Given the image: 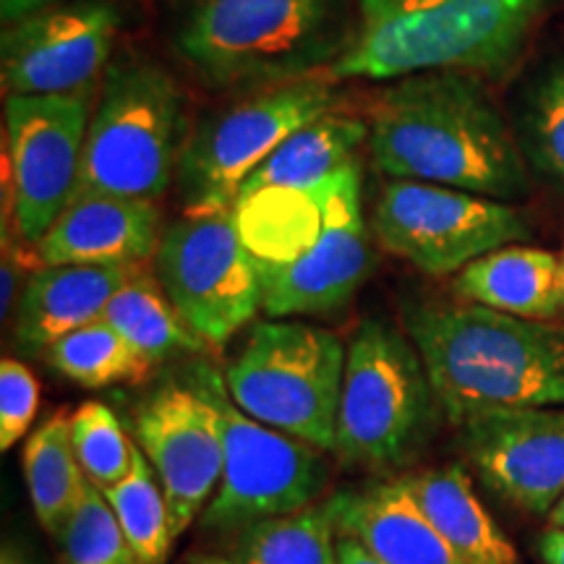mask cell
<instances>
[{
	"label": "cell",
	"instance_id": "obj_39",
	"mask_svg": "<svg viewBox=\"0 0 564 564\" xmlns=\"http://www.w3.org/2000/svg\"><path fill=\"white\" fill-rule=\"evenodd\" d=\"M556 288H560V306L564 312V246H562V253H560V274H556Z\"/></svg>",
	"mask_w": 564,
	"mask_h": 564
},
{
	"label": "cell",
	"instance_id": "obj_37",
	"mask_svg": "<svg viewBox=\"0 0 564 564\" xmlns=\"http://www.w3.org/2000/svg\"><path fill=\"white\" fill-rule=\"evenodd\" d=\"M549 523H552V528H562L564 531V497L554 505V510L549 512Z\"/></svg>",
	"mask_w": 564,
	"mask_h": 564
},
{
	"label": "cell",
	"instance_id": "obj_15",
	"mask_svg": "<svg viewBox=\"0 0 564 564\" xmlns=\"http://www.w3.org/2000/svg\"><path fill=\"white\" fill-rule=\"evenodd\" d=\"M371 270V249L361 215L358 162L335 173L319 241L293 264L259 270L262 308L272 319L335 312L356 295Z\"/></svg>",
	"mask_w": 564,
	"mask_h": 564
},
{
	"label": "cell",
	"instance_id": "obj_4",
	"mask_svg": "<svg viewBox=\"0 0 564 564\" xmlns=\"http://www.w3.org/2000/svg\"><path fill=\"white\" fill-rule=\"evenodd\" d=\"M175 47L212 87L295 82L345 51L337 0H192Z\"/></svg>",
	"mask_w": 564,
	"mask_h": 564
},
{
	"label": "cell",
	"instance_id": "obj_29",
	"mask_svg": "<svg viewBox=\"0 0 564 564\" xmlns=\"http://www.w3.org/2000/svg\"><path fill=\"white\" fill-rule=\"evenodd\" d=\"M518 141L525 162L564 186V61L552 63L528 87Z\"/></svg>",
	"mask_w": 564,
	"mask_h": 564
},
{
	"label": "cell",
	"instance_id": "obj_11",
	"mask_svg": "<svg viewBox=\"0 0 564 564\" xmlns=\"http://www.w3.org/2000/svg\"><path fill=\"white\" fill-rule=\"evenodd\" d=\"M158 278L207 348H223L262 308L259 267L238 236L230 209L186 212L162 232Z\"/></svg>",
	"mask_w": 564,
	"mask_h": 564
},
{
	"label": "cell",
	"instance_id": "obj_12",
	"mask_svg": "<svg viewBox=\"0 0 564 564\" xmlns=\"http://www.w3.org/2000/svg\"><path fill=\"white\" fill-rule=\"evenodd\" d=\"M91 97V87L68 95L6 97L13 228L32 249H37L79 188Z\"/></svg>",
	"mask_w": 564,
	"mask_h": 564
},
{
	"label": "cell",
	"instance_id": "obj_7",
	"mask_svg": "<svg viewBox=\"0 0 564 564\" xmlns=\"http://www.w3.org/2000/svg\"><path fill=\"white\" fill-rule=\"evenodd\" d=\"M436 405L411 337L379 319L364 322L348 345L335 453L364 468H400L426 444Z\"/></svg>",
	"mask_w": 564,
	"mask_h": 564
},
{
	"label": "cell",
	"instance_id": "obj_30",
	"mask_svg": "<svg viewBox=\"0 0 564 564\" xmlns=\"http://www.w3.org/2000/svg\"><path fill=\"white\" fill-rule=\"evenodd\" d=\"M66 564H141L100 486L87 481L58 535Z\"/></svg>",
	"mask_w": 564,
	"mask_h": 564
},
{
	"label": "cell",
	"instance_id": "obj_20",
	"mask_svg": "<svg viewBox=\"0 0 564 564\" xmlns=\"http://www.w3.org/2000/svg\"><path fill=\"white\" fill-rule=\"evenodd\" d=\"M333 178L312 188H262L232 204V220L259 270L293 264L319 241Z\"/></svg>",
	"mask_w": 564,
	"mask_h": 564
},
{
	"label": "cell",
	"instance_id": "obj_9",
	"mask_svg": "<svg viewBox=\"0 0 564 564\" xmlns=\"http://www.w3.org/2000/svg\"><path fill=\"white\" fill-rule=\"evenodd\" d=\"M329 84L295 79L217 112L183 147L178 188L186 212L232 209L243 183L303 126L333 112Z\"/></svg>",
	"mask_w": 564,
	"mask_h": 564
},
{
	"label": "cell",
	"instance_id": "obj_3",
	"mask_svg": "<svg viewBox=\"0 0 564 564\" xmlns=\"http://www.w3.org/2000/svg\"><path fill=\"white\" fill-rule=\"evenodd\" d=\"M560 0H358L361 24L333 79L394 82L432 70L499 74Z\"/></svg>",
	"mask_w": 564,
	"mask_h": 564
},
{
	"label": "cell",
	"instance_id": "obj_22",
	"mask_svg": "<svg viewBox=\"0 0 564 564\" xmlns=\"http://www.w3.org/2000/svg\"><path fill=\"white\" fill-rule=\"evenodd\" d=\"M556 274L560 257L552 251L510 243L457 272L455 291L494 312L544 322L562 308Z\"/></svg>",
	"mask_w": 564,
	"mask_h": 564
},
{
	"label": "cell",
	"instance_id": "obj_18",
	"mask_svg": "<svg viewBox=\"0 0 564 564\" xmlns=\"http://www.w3.org/2000/svg\"><path fill=\"white\" fill-rule=\"evenodd\" d=\"M139 267L61 264L30 274L17 301V345L26 356L45 352L63 335L102 319L108 303Z\"/></svg>",
	"mask_w": 564,
	"mask_h": 564
},
{
	"label": "cell",
	"instance_id": "obj_2",
	"mask_svg": "<svg viewBox=\"0 0 564 564\" xmlns=\"http://www.w3.org/2000/svg\"><path fill=\"white\" fill-rule=\"evenodd\" d=\"M408 337L449 421L507 408H564V333L468 303H415Z\"/></svg>",
	"mask_w": 564,
	"mask_h": 564
},
{
	"label": "cell",
	"instance_id": "obj_5",
	"mask_svg": "<svg viewBox=\"0 0 564 564\" xmlns=\"http://www.w3.org/2000/svg\"><path fill=\"white\" fill-rule=\"evenodd\" d=\"M181 137L183 97L171 74L144 58L112 63L91 112L76 196L158 202L186 147Z\"/></svg>",
	"mask_w": 564,
	"mask_h": 564
},
{
	"label": "cell",
	"instance_id": "obj_35",
	"mask_svg": "<svg viewBox=\"0 0 564 564\" xmlns=\"http://www.w3.org/2000/svg\"><path fill=\"white\" fill-rule=\"evenodd\" d=\"M539 554L544 564H564V531L562 528H549L539 539Z\"/></svg>",
	"mask_w": 564,
	"mask_h": 564
},
{
	"label": "cell",
	"instance_id": "obj_1",
	"mask_svg": "<svg viewBox=\"0 0 564 564\" xmlns=\"http://www.w3.org/2000/svg\"><path fill=\"white\" fill-rule=\"evenodd\" d=\"M377 167L394 181H421L512 202L531 192L520 141L470 74L432 70L394 79L369 123Z\"/></svg>",
	"mask_w": 564,
	"mask_h": 564
},
{
	"label": "cell",
	"instance_id": "obj_19",
	"mask_svg": "<svg viewBox=\"0 0 564 564\" xmlns=\"http://www.w3.org/2000/svg\"><path fill=\"white\" fill-rule=\"evenodd\" d=\"M337 533L350 535L384 564H463L429 523L403 481L345 489L327 499Z\"/></svg>",
	"mask_w": 564,
	"mask_h": 564
},
{
	"label": "cell",
	"instance_id": "obj_32",
	"mask_svg": "<svg viewBox=\"0 0 564 564\" xmlns=\"http://www.w3.org/2000/svg\"><path fill=\"white\" fill-rule=\"evenodd\" d=\"M40 408V384L17 358L0 361V449H9L30 432Z\"/></svg>",
	"mask_w": 564,
	"mask_h": 564
},
{
	"label": "cell",
	"instance_id": "obj_17",
	"mask_svg": "<svg viewBox=\"0 0 564 564\" xmlns=\"http://www.w3.org/2000/svg\"><path fill=\"white\" fill-rule=\"evenodd\" d=\"M154 202L121 196H76L37 243L40 267L126 264L152 257L160 246Z\"/></svg>",
	"mask_w": 564,
	"mask_h": 564
},
{
	"label": "cell",
	"instance_id": "obj_10",
	"mask_svg": "<svg viewBox=\"0 0 564 564\" xmlns=\"http://www.w3.org/2000/svg\"><path fill=\"white\" fill-rule=\"evenodd\" d=\"M371 225L387 251L434 278L531 238V223L512 204L421 181L387 183Z\"/></svg>",
	"mask_w": 564,
	"mask_h": 564
},
{
	"label": "cell",
	"instance_id": "obj_16",
	"mask_svg": "<svg viewBox=\"0 0 564 564\" xmlns=\"http://www.w3.org/2000/svg\"><path fill=\"white\" fill-rule=\"evenodd\" d=\"M463 449L505 502L549 514L564 497V408H507L460 426Z\"/></svg>",
	"mask_w": 564,
	"mask_h": 564
},
{
	"label": "cell",
	"instance_id": "obj_31",
	"mask_svg": "<svg viewBox=\"0 0 564 564\" xmlns=\"http://www.w3.org/2000/svg\"><path fill=\"white\" fill-rule=\"evenodd\" d=\"M70 434L87 481L108 489L131 474L137 444L126 436L108 405L89 400L76 408L70 413Z\"/></svg>",
	"mask_w": 564,
	"mask_h": 564
},
{
	"label": "cell",
	"instance_id": "obj_28",
	"mask_svg": "<svg viewBox=\"0 0 564 564\" xmlns=\"http://www.w3.org/2000/svg\"><path fill=\"white\" fill-rule=\"evenodd\" d=\"M102 491L141 564L165 562L175 539L171 510L158 474L139 447L133 449L131 474Z\"/></svg>",
	"mask_w": 564,
	"mask_h": 564
},
{
	"label": "cell",
	"instance_id": "obj_21",
	"mask_svg": "<svg viewBox=\"0 0 564 564\" xmlns=\"http://www.w3.org/2000/svg\"><path fill=\"white\" fill-rule=\"evenodd\" d=\"M400 481L463 564H518L510 539L486 512L460 465L419 470Z\"/></svg>",
	"mask_w": 564,
	"mask_h": 564
},
{
	"label": "cell",
	"instance_id": "obj_26",
	"mask_svg": "<svg viewBox=\"0 0 564 564\" xmlns=\"http://www.w3.org/2000/svg\"><path fill=\"white\" fill-rule=\"evenodd\" d=\"M236 564H337V528L327 505L303 507L246 528L232 546Z\"/></svg>",
	"mask_w": 564,
	"mask_h": 564
},
{
	"label": "cell",
	"instance_id": "obj_14",
	"mask_svg": "<svg viewBox=\"0 0 564 564\" xmlns=\"http://www.w3.org/2000/svg\"><path fill=\"white\" fill-rule=\"evenodd\" d=\"M118 13L105 0L58 3L6 26L0 76L9 95H68L91 87L110 61Z\"/></svg>",
	"mask_w": 564,
	"mask_h": 564
},
{
	"label": "cell",
	"instance_id": "obj_25",
	"mask_svg": "<svg viewBox=\"0 0 564 564\" xmlns=\"http://www.w3.org/2000/svg\"><path fill=\"white\" fill-rule=\"evenodd\" d=\"M102 319H108L150 366L196 356L207 348V343L178 314L162 285L141 270L133 272L116 293Z\"/></svg>",
	"mask_w": 564,
	"mask_h": 564
},
{
	"label": "cell",
	"instance_id": "obj_23",
	"mask_svg": "<svg viewBox=\"0 0 564 564\" xmlns=\"http://www.w3.org/2000/svg\"><path fill=\"white\" fill-rule=\"evenodd\" d=\"M366 139H369V126L356 118L327 112L282 141L243 183L238 199L262 188L319 186L329 175L356 162L358 147Z\"/></svg>",
	"mask_w": 564,
	"mask_h": 564
},
{
	"label": "cell",
	"instance_id": "obj_8",
	"mask_svg": "<svg viewBox=\"0 0 564 564\" xmlns=\"http://www.w3.org/2000/svg\"><path fill=\"white\" fill-rule=\"evenodd\" d=\"M188 371L215 405L225 444L220 491L204 510L202 525L217 533H241L314 502L327 481L322 449L243 413L232 403L225 377L209 364L199 361Z\"/></svg>",
	"mask_w": 564,
	"mask_h": 564
},
{
	"label": "cell",
	"instance_id": "obj_24",
	"mask_svg": "<svg viewBox=\"0 0 564 564\" xmlns=\"http://www.w3.org/2000/svg\"><path fill=\"white\" fill-rule=\"evenodd\" d=\"M24 478L40 525L58 539L87 486L70 434V415L58 411L34 429L24 444Z\"/></svg>",
	"mask_w": 564,
	"mask_h": 564
},
{
	"label": "cell",
	"instance_id": "obj_6",
	"mask_svg": "<svg viewBox=\"0 0 564 564\" xmlns=\"http://www.w3.org/2000/svg\"><path fill=\"white\" fill-rule=\"evenodd\" d=\"M345 361L348 350L329 329L259 322L225 369V387L251 419L327 453L337 447Z\"/></svg>",
	"mask_w": 564,
	"mask_h": 564
},
{
	"label": "cell",
	"instance_id": "obj_34",
	"mask_svg": "<svg viewBox=\"0 0 564 564\" xmlns=\"http://www.w3.org/2000/svg\"><path fill=\"white\" fill-rule=\"evenodd\" d=\"M337 564H384L350 535L337 533Z\"/></svg>",
	"mask_w": 564,
	"mask_h": 564
},
{
	"label": "cell",
	"instance_id": "obj_27",
	"mask_svg": "<svg viewBox=\"0 0 564 564\" xmlns=\"http://www.w3.org/2000/svg\"><path fill=\"white\" fill-rule=\"evenodd\" d=\"M45 361L74 384L87 390L137 382L152 369L108 319H97L63 335L45 350Z\"/></svg>",
	"mask_w": 564,
	"mask_h": 564
},
{
	"label": "cell",
	"instance_id": "obj_33",
	"mask_svg": "<svg viewBox=\"0 0 564 564\" xmlns=\"http://www.w3.org/2000/svg\"><path fill=\"white\" fill-rule=\"evenodd\" d=\"M58 3L61 0H0V17H3L6 26H9L13 21H21Z\"/></svg>",
	"mask_w": 564,
	"mask_h": 564
},
{
	"label": "cell",
	"instance_id": "obj_36",
	"mask_svg": "<svg viewBox=\"0 0 564 564\" xmlns=\"http://www.w3.org/2000/svg\"><path fill=\"white\" fill-rule=\"evenodd\" d=\"M0 564H32V562L26 560V556L21 554L17 546L6 544V546H3V556H0Z\"/></svg>",
	"mask_w": 564,
	"mask_h": 564
},
{
	"label": "cell",
	"instance_id": "obj_38",
	"mask_svg": "<svg viewBox=\"0 0 564 564\" xmlns=\"http://www.w3.org/2000/svg\"><path fill=\"white\" fill-rule=\"evenodd\" d=\"M186 564H236L232 560H223V556H212V554H199L192 556Z\"/></svg>",
	"mask_w": 564,
	"mask_h": 564
},
{
	"label": "cell",
	"instance_id": "obj_13",
	"mask_svg": "<svg viewBox=\"0 0 564 564\" xmlns=\"http://www.w3.org/2000/svg\"><path fill=\"white\" fill-rule=\"evenodd\" d=\"M139 449L165 491L173 535L194 523L223 478L225 444L215 405L204 398L192 371L158 387L133 421Z\"/></svg>",
	"mask_w": 564,
	"mask_h": 564
}]
</instances>
